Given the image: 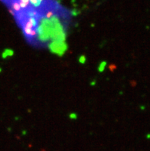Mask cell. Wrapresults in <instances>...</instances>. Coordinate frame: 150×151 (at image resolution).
Returning a JSON list of instances; mask_svg holds the SVG:
<instances>
[{
    "instance_id": "obj_1",
    "label": "cell",
    "mask_w": 150,
    "mask_h": 151,
    "mask_svg": "<svg viewBox=\"0 0 150 151\" xmlns=\"http://www.w3.org/2000/svg\"><path fill=\"white\" fill-rule=\"evenodd\" d=\"M48 49L54 54L62 56L67 49V45L65 42L61 41H53L48 44Z\"/></svg>"
},
{
    "instance_id": "obj_2",
    "label": "cell",
    "mask_w": 150,
    "mask_h": 151,
    "mask_svg": "<svg viewBox=\"0 0 150 151\" xmlns=\"http://www.w3.org/2000/svg\"><path fill=\"white\" fill-rule=\"evenodd\" d=\"M106 65H107V62H106V61L101 62L100 65H99V68H98V70H99V71H100V72H102V71H104Z\"/></svg>"
},
{
    "instance_id": "obj_3",
    "label": "cell",
    "mask_w": 150,
    "mask_h": 151,
    "mask_svg": "<svg viewBox=\"0 0 150 151\" xmlns=\"http://www.w3.org/2000/svg\"><path fill=\"white\" fill-rule=\"evenodd\" d=\"M13 55V51H11V50H6L5 52H4V54H3V57L4 58H6L7 55Z\"/></svg>"
},
{
    "instance_id": "obj_4",
    "label": "cell",
    "mask_w": 150,
    "mask_h": 151,
    "mask_svg": "<svg viewBox=\"0 0 150 151\" xmlns=\"http://www.w3.org/2000/svg\"><path fill=\"white\" fill-rule=\"evenodd\" d=\"M79 61L81 63V64H84L85 63V61H86V58H85V56H80V58H79Z\"/></svg>"
},
{
    "instance_id": "obj_5",
    "label": "cell",
    "mask_w": 150,
    "mask_h": 151,
    "mask_svg": "<svg viewBox=\"0 0 150 151\" xmlns=\"http://www.w3.org/2000/svg\"><path fill=\"white\" fill-rule=\"evenodd\" d=\"M70 117H71V119H76V118H77V115L75 114H71L70 115Z\"/></svg>"
}]
</instances>
